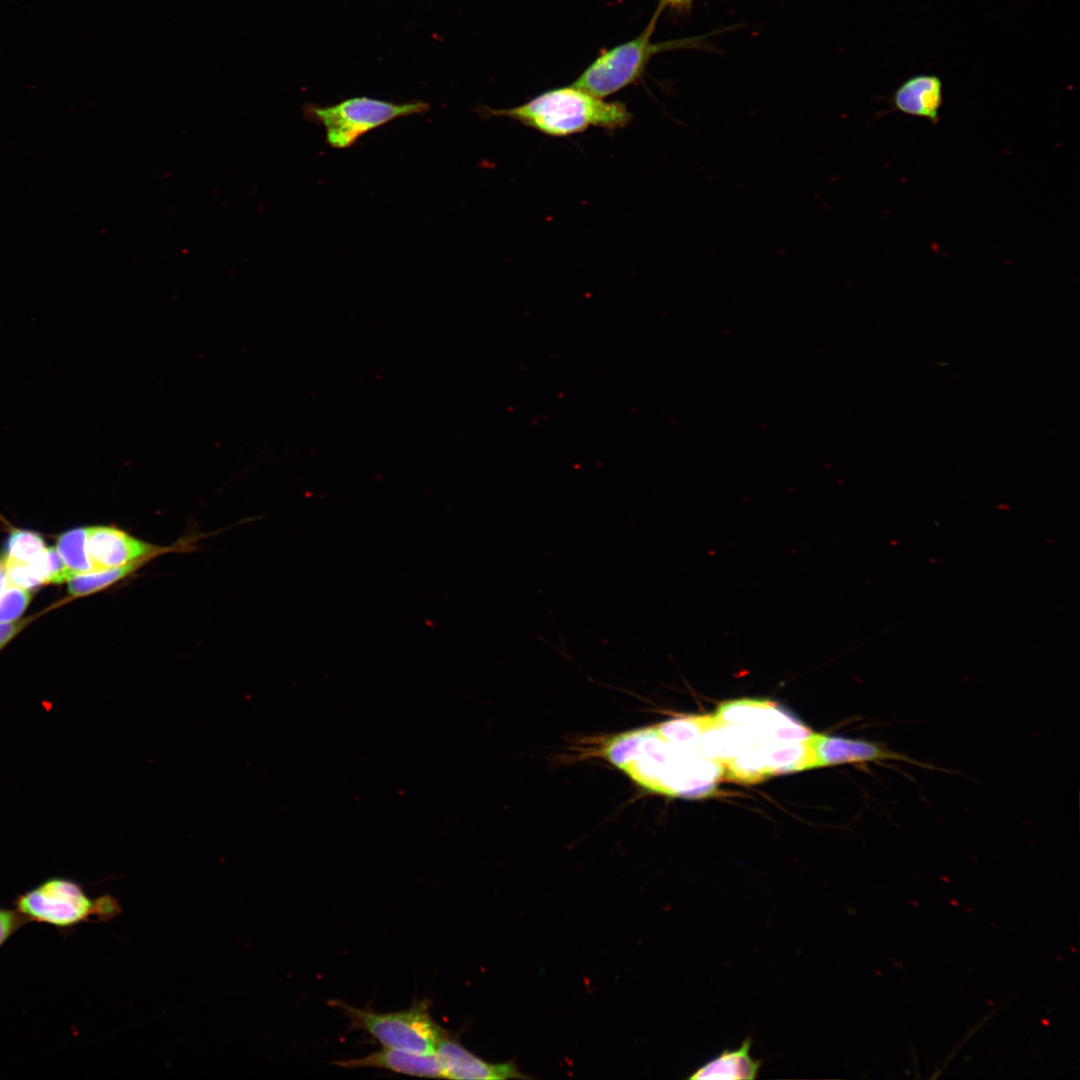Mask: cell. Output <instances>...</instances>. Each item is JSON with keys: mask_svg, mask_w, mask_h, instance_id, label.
<instances>
[{"mask_svg": "<svg viewBox=\"0 0 1080 1080\" xmlns=\"http://www.w3.org/2000/svg\"><path fill=\"white\" fill-rule=\"evenodd\" d=\"M692 2L693 0H661L658 7L662 10L669 8L673 11L682 12L690 9Z\"/></svg>", "mask_w": 1080, "mask_h": 1080, "instance_id": "d6986e66", "label": "cell"}, {"mask_svg": "<svg viewBox=\"0 0 1080 1080\" xmlns=\"http://www.w3.org/2000/svg\"><path fill=\"white\" fill-rule=\"evenodd\" d=\"M43 538L30 530H13L6 543V559L20 563H31L46 549Z\"/></svg>", "mask_w": 1080, "mask_h": 1080, "instance_id": "9a60e30c", "label": "cell"}, {"mask_svg": "<svg viewBox=\"0 0 1080 1080\" xmlns=\"http://www.w3.org/2000/svg\"><path fill=\"white\" fill-rule=\"evenodd\" d=\"M807 745L812 768L845 763L899 761L921 768L936 769L904 753L891 750L882 743L812 733L807 739Z\"/></svg>", "mask_w": 1080, "mask_h": 1080, "instance_id": "52a82bcc", "label": "cell"}, {"mask_svg": "<svg viewBox=\"0 0 1080 1080\" xmlns=\"http://www.w3.org/2000/svg\"><path fill=\"white\" fill-rule=\"evenodd\" d=\"M894 110L929 120L936 125L943 104V83L933 74H918L905 80L893 93Z\"/></svg>", "mask_w": 1080, "mask_h": 1080, "instance_id": "8fae6325", "label": "cell"}, {"mask_svg": "<svg viewBox=\"0 0 1080 1080\" xmlns=\"http://www.w3.org/2000/svg\"><path fill=\"white\" fill-rule=\"evenodd\" d=\"M25 922V919L16 910L0 908V947Z\"/></svg>", "mask_w": 1080, "mask_h": 1080, "instance_id": "e0dca14e", "label": "cell"}, {"mask_svg": "<svg viewBox=\"0 0 1080 1080\" xmlns=\"http://www.w3.org/2000/svg\"><path fill=\"white\" fill-rule=\"evenodd\" d=\"M145 563L136 562L115 568L72 575L66 581L68 592L72 597H83L99 592L132 575Z\"/></svg>", "mask_w": 1080, "mask_h": 1080, "instance_id": "4fadbf2b", "label": "cell"}, {"mask_svg": "<svg viewBox=\"0 0 1080 1080\" xmlns=\"http://www.w3.org/2000/svg\"><path fill=\"white\" fill-rule=\"evenodd\" d=\"M87 533L88 527H77L57 538L55 549L71 576L94 570L87 551Z\"/></svg>", "mask_w": 1080, "mask_h": 1080, "instance_id": "5bb4252c", "label": "cell"}, {"mask_svg": "<svg viewBox=\"0 0 1080 1080\" xmlns=\"http://www.w3.org/2000/svg\"><path fill=\"white\" fill-rule=\"evenodd\" d=\"M333 1064L342 1068H379L410 1076L444 1078L435 1053L422 1054L384 1046L362 1058L339 1060Z\"/></svg>", "mask_w": 1080, "mask_h": 1080, "instance_id": "30bf717a", "label": "cell"}, {"mask_svg": "<svg viewBox=\"0 0 1080 1080\" xmlns=\"http://www.w3.org/2000/svg\"><path fill=\"white\" fill-rule=\"evenodd\" d=\"M28 619L0 623V651L25 627Z\"/></svg>", "mask_w": 1080, "mask_h": 1080, "instance_id": "ac0fdd59", "label": "cell"}, {"mask_svg": "<svg viewBox=\"0 0 1080 1080\" xmlns=\"http://www.w3.org/2000/svg\"><path fill=\"white\" fill-rule=\"evenodd\" d=\"M429 108L428 103L419 100L395 103L360 96L329 106L307 104L304 114L308 120L324 127L329 146L345 149L366 133L396 118L423 114Z\"/></svg>", "mask_w": 1080, "mask_h": 1080, "instance_id": "5b68a950", "label": "cell"}, {"mask_svg": "<svg viewBox=\"0 0 1080 1080\" xmlns=\"http://www.w3.org/2000/svg\"><path fill=\"white\" fill-rule=\"evenodd\" d=\"M112 526L88 527L87 551L94 570L147 562L169 551Z\"/></svg>", "mask_w": 1080, "mask_h": 1080, "instance_id": "ba28073f", "label": "cell"}, {"mask_svg": "<svg viewBox=\"0 0 1080 1080\" xmlns=\"http://www.w3.org/2000/svg\"><path fill=\"white\" fill-rule=\"evenodd\" d=\"M599 753L643 789L673 797H701L724 774L699 748L669 740L647 726L614 735Z\"/></svg>", "mask_w": 1080, "mask_h": 1080, "instance_id": "6da1fadb", "label": "cell"}, {"mask_svg": "<svg viewBox=\"0 0 1080 1080\" xmlns=\"http://www.w3.org/2000/svg\"><path fill=\"white\" fill-rule=\"evenodd\" d=\"M31 591L9 585L0 591V623L18 620L28 607Z\"/></svg>", "mask_w": 1080, "mask_h": 1080, "instance_id": "2e32d148", "label": "cell"}, {"mask_svg": "<svg viewBox=\"0 0 1080 1080\" xmlns=\"http://www.w3.org/2000/svg\"><path fill=\"white\" fill-rule=\"evenodd\" d=\"M10 585L5 561L0 560V591Z\"/></svg>", "mask_w": 1080, "mask_h": 1080, "instance_id": "ffe728a7", "label": "cell"}, {"mask_svg": "<svg viewBox=\"0 0 1080 1080\" xmlns=\"http://www.w3.org/2000/svg\"><path fill=\"white\" fill-rule=\"evenodd\" d=\"M15 910L25 919L70 928L91 920L107 921L121 913L109 895L90 898L81 886L66 878H50L17 896Z\"/></svg>", "mask_w": 1080, "mask_h": 1080, "instance_id": "277c9868", "label": "cell"}, {"mask_svg": "<svg viewBox=\"0 0 1080 1080\" xmlns=\"http://www.w3.org/2000/svg\"><path fill=\"white\" fill-rule=\"evenodd\" d=\"M435 1055L448 1079H530L518 1067L514 1060L492 1063L465 1048L459 1034L449 1032L438 1044Z\"/></svg>", "mask_w": 1080, "mask_h": 1080, "instance_id": "9c48e42d", "label": "cell"}, {"mask_svg": "<svg viewBox=\"0 0 1080 1080\" xmlns=\"http://www.w3.org/2000/svg\"><path fill=\"white\" fill-rule=\"evenodd\" d=\"M661 11L662 9L657 7L655 14L637 37L602 51L572 84L605 99L637 82L655 54L672 49L673 46H680L675 41L652 42Z\"/></svg>", "mask_w": 1080, "mask_h": 1080, "instance_id": "8992f818", "label": "cell"}, {"mask_svg": "<svg viewBox=\"0 0 1080 1080\" xmlns=\"http://www.w3.org/2000/svg\"><path fill=\"white\" fill-rule=\"evenodd\" d=\"M485 117H504L549 137H569L596 127L614 132L628 126L625 103L599 98L573 84L547 90L512 108L479 107Z\"/></svg>", "mask_w": 1080, "mask_h": 1080, "instance_id": "7a4b0ae2", "label": "cell"}, {"mask_svg": "<svg viewBox=\"0 0 1080 1080\" xmlns=\"http://www.w3.org/2000/svg\"><path fill=\"white\" fill-rule=\"evenodd\" d=\"M751 1039L742 1041L737 1049L724 1050L694 1070L689 1079H755L761 1061L750 1055Z\"/></svg>", "mask_w": 1080, "mask_h": 1080, "instance_id": "7c38bea8", "label": "cell"}, {"mask_svg": "<svg viewBox=\"0 0 1080 1080\" xmlns=\"http://www.w3.org/2000/svg\"><path fill=\"white\" fill-rule=\"evenodd\" d=\"M328 1004L344 1012L349 1020L348 1031H365L384 1047L435 1053L439 1042L450 1032L433 1018L430 999L414 1000L407 1009L384 1013L368 1006L356 1008L341 1000H331Z\"/></svg>", "mask_w": 1080, "mask_h": 1080, "instance_id": "3957f363", "label": "cell"}]
</instances>
